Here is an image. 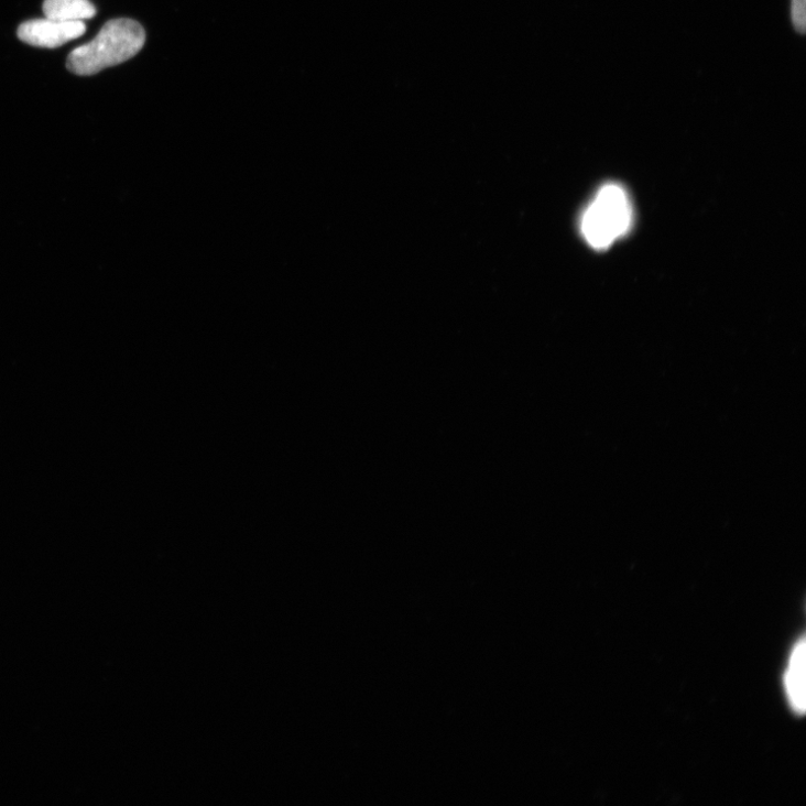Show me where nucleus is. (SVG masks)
<instances>
[{
  "label": "nucleus",
  "mask_w": 806,
  "mask_h": 806,
  "mask_svg": "<svg viewBox=\"0 0 806 806\" xmlns=\"http://www.w3.org/2000/svg\"><path fill=\"white\" fill-rule=\"evenodd\" d=\"M143 26L129 19L109 21L94 41L77 47L67 57L66 66L78 76H94L107 67L123 63L144 47Z\"/></svg>",
  "instance_id": "nucleus-1"
},
{
  "label": "nucleus",
  "mask_w": 806,
  "mask_h": 806,
  "mask_svg": "<svg viewBox=\"0 0 806 806\" xmlns=\"http://www.w3.org/2000/svg\"><path fill=\"white\" fill-rule=\"evenodd\" d=\"M632 224L633 209L627 190L618 184H608L598 190L585 210L580 228L593 249L603 250L624 237Z\"/></svg>",
  "instance_id": "nucleus-2"
},
{
  "label": "nucleus",
  "mask_w": 806,
  "mask_h": 806,
  "mask_svg": "<svg viewBox=\"0 0 806 806\" xmlns=\"http://www.w3.org/2000/svg\"><path fill=\"white\" fill-rule=\"evenodd\" d=\"M86 33V24L78 22H61L55 20H34L22 24L18 35L21 41L32 46L54 48L76 40Z\"/></svg>",
  "instance_id": "nucleus-3"
},
{
  "label": "nucleus",
  "mask_w": 806,
  "mask_h": 806,
  "mask_svg": "<svg viewBox=\"0 0 806 806\" xmlns=\"http://www.w3.org/2000/svg\"><path fill=\"white\" fill-rule=\"evenodd\" d=\"M805 641L802 639L792 651L786 675L785 689L792 709L797 715L805 712Z\"/></svg>",
  "instance_id": "nucleus-4"
},
{
  "label": "nucleus",
  "mask_w": 806,
  "mask_h": 806,
  "mask_svg": "<svg viewBox=\"0 0 806 806\" xmlns=\"http://www.w3.org/2000/svg\"><path fill=\"white\" fill-rule=\"evenodd\" d=\"M43 12L46 19L61 22L84 21L97 14L90 0H44Z\"/></svg>",
  "instance_id": "nucleus-5"
},
{
  "label": "nucleus",
  "mask_w": 806,
  "mask_h": 806,
  "mask_svg": "<svg viewBox=\"0 0 806 806\" xmlns=\"http://www.w3.org/2000/svg\"><path fill=\"white\" fill-rule=\"evenodd\" d=\"M791 21L794 30L804 34L806 30V0H791Z\"/></svg>",
  "instance_id": "nucleus-6"
}]
</instances>
